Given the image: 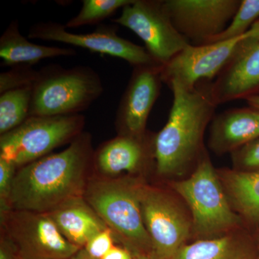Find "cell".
Instances as JSON below:
<instances>
[{"mask_svg": "<svg viewBox=\"0 0 259 259\" xmlns=\"http://www.w3.org/2000/svg\"><path fill=\"white\" fill-rule=\"evenodd\" d=\"M228 200L247 229L259 236V174L217 169Z\"/></svg>", "mask_w": 259, "mask_h": 259, "instance_id": "cell-19", "label": "cell"}, {"mask_svg": "<svg viewBox=\"0 0 259 259\" xmlns=\"http://www.w3.org/2000/svg\"><path fill=\"white\" fill-rule=\"evenodd\" d=\"M216 105L259 95V42L237 56L210 83Z\"/></svg>", "mask_w": 259, "mask_h": 259, "instance_id": "cell-16", "label": "cell"}, {"mask_svg": "<svg viewBox=\"0 0 259 259\" xmlns=\"http://www.w3.org/2000/svg\"><path fill=\"white\" fill-rule=\"evenodd\" d=\"M242 0H163L175 28L190 45L200 46L224 31Z\"/></svg>", "mask_w": 259, "mask_h": 259, "instance_id": "cell-11", "label": "cell"}, {"mask_svg": "<svg viewBox=\"0 0 259 259\" xmlns=\"http://www.w3.org/2000/svg\"><path fill=\"white\" fill-rule=\"evenodd\" d=\"M146 182L139 177L94 179L83 197L124 248L134 256L152 253L151 238L141 211V193Z\"/></svg>", "mask_w": 259, "mask_h": 259, "instance_id": "cell-3", "label": "cell"}, {"mask_svg": "<svg viewBox=\"0 0 259 259\" xmlns=\"http://www.w3.org/2000/svg\"><path fill=\"white\" fill-rule=\"evenodd\" d=\"M38 71L31 66L19 65L0 74V94L16 89L32 87Z\"/></svg>", "mask_w": 259, "mask_h": 259, "instance_id": "cell-24", "label": "cell"}, {"mask_svg": "<svg viewBox=\"0 0 259 259\" xmlns=\"http://www.w3.org/2000/svg\"><path fill=\"white\" fill-rule=\"evenodd\" d=\"M47 214L63 236L80 248L108 228L83 197L66 201Z\"/></svg>", "mask_w": 259, "mask_h": 259, "instance_id": "cell-18", "label": "cell"}, {"mask_svg": "<svg viewBox=\"0 0 259 259\" xmlns=\"http://www.w3.org/2000/svg\"><path fill=\"white\" fill-rule=\"evenodd\" d=\"M245 100L250 107L259 110V95L248 97V98L245 99Z\"/></svg>", "mask_w": 259, "mask_h": 259, "instance_id": "cell-30", "label": "cell"}, {"mask_svg": "<svg viewBox=\"0 0 259 259\" xmlns=\"http://www.w3.org/2000/svg\"><path fill=\"white\" fill-rule=\"evenodd\" d=\"M17 167L0 158V204L1 214L11 210L9 199Z\"/></svg>", "mask_w": 259, "mask_h": 259, "instance_id": "cell-26", "label": "cell"}, {"mask_svg": "<svg viewBox=\"0 0 259 259\" xmlns=\"http://www.w3.org/2000/svg\"><path fill=\"white\" fill-rule=\"evenodd\" d=\"M257 238L247 228L187 243L169 259H255Z\"/></svg>", "mask_w": 259, "mask_h": 259, "instance_id": "cell-17", "label": "cell"}, {"mask_svg": "<svg viewBox=\"0 0 259 259\" xmlns=\"http://www.w3.org/2000/svg\"><path fill=\"white\" fill-rule=\"evenodd\" d=\"M259 138V110L252 107L227 110L209 124L208 147L218 156L231 153Z\"/></svg>", "mask_w": 259, "mask_h": 259, "instance_id": "cell-15", "label": "cell"}, {"mask_svg": "<svg viewBox=\"0 0 259 259\" xmlns=\"http://www.w3.org/2000/svg\"><path fill=\"white\" fill-rule=\"evenodd\" d=\"M102 259H135L134 255L127 248L122 247H113Z\"/></svg>", "mask_w": 259, "mask_h": 259, "instance_id": "cell-28", "label": "cell"}, {"mask_svg": "<svg viewBox=\"0 0 259 259\" xmlns=\"http://www.w3.org/2000/svg\"><path fill=\"white\" fill-rule=\"evenodd\" d=\"M183 200L192 218V238H218L246 228L232 207L222 183L207 153L192 173L168 184Z\"/></svg>", "mask_w": 259, "mask_h": 259, "instance_id": "cell-4", "label": "cell"}, {"mask_svg": "<svg viewBox=\"0 0 259 259\" xmlns=\"http://www.w3.org/2000/svg\"><path fill=\"white\" fill-rule=\"evenodd\" d=\"M161 68L160 65L134 67L116 112L118 135L140 137L147 133L148 117L163 83Z\"/></svg>", "mask_w": 259, "mask_h": 259, "instance_id": "cell-13", "label": "cell"}, {"mask_svg": "<svg viewBox=\"0 0 259 259\" xmlns=\"http://www.w3.org/2000/svg\"><path fill=\"white\" fill-rule=\"evenodd\" d=\"M31 97L32 87L0 94V134L13 131L28 119Z\"/></svg>", "mask_w": 259, "mask_h": 259, "instance_id": "cell-21", "label": "cell"}, {"mask_svg": "<svg viewBox=\"0 0 259 259\" xmlns=\"http://www.w3.org/2000/svg\"><path fill=\"white\" fill-rule=\"evenodd\" d=\"M258 20L259 0H242L239 9L226 30L207 44L241 36Z\"/></svg>", "mask_w": 259, "mask_h": 259, "instance_id": "cell-23", "label": "cell"}, {"mask_svg": "<svg viewBox=\"0 0 259 259\" xmlns=\"http://www.w3.org/2000/svg\"><path fill=\"white\" fill-rule=\"evenodd\" d=\"M116 30L117 29L114 27L102 25L91 33L76 34L67 31L62 24L42 22L30 28L28 37L63 42L119 58L134 67L144 65H159L153 60L144 47L119 36Z\"/></svg>", "mask_w": 259, "mask_h": 259, "instance_id": "cell-12", "label": "cell"}, {"mask_svg": "<svg viewBox=\"0 0 259 259\" xmlns=\"http://www.w3.org/2000/svg\"><path fill=\"white\" fill-rule=\"evenodd\" d=\"M141 211L156 259H169L192 238L190 211L171 189L145 184Z\"/></svg>", "mask_w": 259, "mask_h": 259, "instance_id": "cell-8", "label": "cell"}, {"mask_svg": "<svg viewBox=\"0 0 259 259\" xmlns=\"http://www.w3.org/2000/svg\"><path fill=\"white\" fill-rule=\"evenodd\" d=\"M259 42V20L241 36L228 40L188 46L162 66L161 79L168 85L192 90L202 81H209L242 53Z\"/></svg>", "mask_w": 259, "mask_h": 259, "instance_id": "cell-7", "label": "cell"}, {"mask_svg": "<svg viewBox=\"0 0 259 259\" xmlns=\"http://www.w3.org/2000/svg\"></svg>", "mask_w": 259, "mask_h": 259, "instance_id": "cell-34", "label": "cell"}, {"mask_svg": "<svg viewBox=\"0 0 259 259\" xmlns=\"http://www.w3.org/2000/svg\"><path fill=\"white\" fill-rule=\"evenodd\" d=\"M112 22L136 34L153 60L162 66L190 45L172 23L163 0H134Z\"/></svg>", "mask_w": 259, "mask_h": 259, "instance_id": "cell-10", "label": "cell"}, {"mask_svg": "<svg viewBox=\"0 0 259 259\" xmlns=\"http://www.w3.org/2000/svg\"><path fill=\"white\" fill-rule=\"evenodd\" d=\"M208 82H199L192 90L177 84L169 87L173 104L166 125L156 134L154 141L158 176L171 182L185 178L207 153L204 134L218 107Z\"/></svg>", "mask_w": 259, "mask_h": 259, "instance_id": "cell-2", "label": "cell"}, {"mask_svg": "<svg viewBox=\"0 0 259 259\" xmlns=\"http://www.w3.org/2000/svg\"><path fill=\"white\" fill-rule=\"evenodd\" d=\"M135 259H156L151 253H144L134 257Z\"/></svg>", "mask_w": 259, "mask_h": 259, "instance_id": "cell-32", "label": "cell"}, {"mask_svg": "<svg viewBox=\"0 0 259 259\" xmlns=\"http://www.w3.org/2000/svg\"><path fill=\"white\" fill-rule=\"evenodd\" d=\"M257 238V256L255 259H259V236L256 237Z\"/></svg>", "mask_w": 259, "mask_h": 259, "instance_id": "cell-33", "label": "cell"}, {"mask_svg": "<svg viewBox=\"0 0 259 259\" xmlns=\"http://www.w3.org/2000/svg\"><path fill=\"white\" fill-rule=\"evenodd\" d=\"M1 219L18 259H69L81 249L63 236L47 213L11 209Z\"/></svg>", "mask_w": 259, "mask_h": 259, "instance_id": "cell-9", "label": "cell"}, {"mask_svg": "<svg viewBox=\"0 0 259 259\" xmlns=\"http://www.w3.org/2000/svg\"><path fill=\"white\" fill-rule=\"evenodd\" d=\"M93 163L91 136L83 132L64 151L19 168L10 192V209L49 213L66 201L83 197Z\"/></svg>", "mask_w": 259, "mask_h": 259, "instance_id": "cell-1", "label": "cell"}, {"mask_svg": "<svg viewBox=\"0 0 259 259\" xmlns=\"http://www.w3.org/2000/svg\"><path fill=\"white\" fill-rule=\"evenodd\" d=\"M134 0H83L81 10L66 24V28H76L100 23Z\"/></svg>", "mask_w": 259, "mask_h": 259, "instance_id": "cell-22", "label": "cell"}, {"mask_svg": "<svg viewBox=\"0 0 259 259\" xmlns=\"http://www.w3.org/2000/svg\"><path fill=\"white\" fill-rule=\"evenodd\" d=\"M156 134L148 132L143 136L118 135L107 141L95 153V163L105 175H117L127 172L131 175L141 172L154 162Z\"/></svg>", "mask_w": 259, "mask_h": 259, "instance_id": "cell-14", "label": "cell"}, {"mask_svg": "<svg viewBox=\"0 0 259 259\" xmlns=\"http://www.w3.org/2000/svg\"><path fill=\"white\" fill-rule=\"evenodd\" d=\"M84 125L81 114L30 116L16 128L1 135L0 158L20 168L71 144L82 134Z\"/></svg>", "mask_w": 259, "mask_h": 259, "instance_id": "cell-6", "label": "cell"}, {"mask_svg": "<svg viewBox=\"0 0 259 259\" xmlns=\"http://www.w3.org/2000/svg\"><path fill=\"white\" fill-rule=\"evenodd\" d=\"M115 238L109 228L93 237L83 247V249L92 258L102 259L114 246Z\"/></svg>", "mask_w": 259, "mask_h": 259, "instance_id": "cell-27", "label": "cell"}, {"mask_svg": "<svg viewBox=\"0 0 259 259\" xmlns=\"http://www.w3.org/2000/svg\"><path fill=\"white\" fill-rule=\"evenodd\" d=\"M69 259H95L93 258H92L91 256H90V255L88 254V253H87L86 251H85V250L83 249V248H81L79 250V251L77 252V253H76V254L73 255L72 257H71Z\"/></svg>", "mask_w": 259, "mask_h": 259, "instance_id": "cell-31", "label": "cell"}, {"mask_svg": "<svg viewBox=\"0 0 259 259\" xmlns=\"http://www.w3.org/2000/svg\"><path fill=\"white\" fill-rule=\"evenodd\" d=\"M72 49L37 45L29 41L19 30L18 22L13 20L0 37V57L4 66H32L42 59L59 56H74Z\"/></svg>", "mask_w": 259, "mask_h": 259, "instance_id": "cell-20", "label": "cell"}, {"mask_svg": "<svg viewBox=\"0 0 259 259\" xmlns=\"http://www.w3.org/2000/svg\"><path fill=\"white\" fill-rule=\"evenodd\" d=\"M0 259H18L13 245L5 237L1 241Z\"/></svg>", "mask_w": 259, "mask_h": 259, "instance_id": "cell-29", "label": "cell"}, {"mask_svg": "<svg viewBox=\"0 0 259 259\" xmlns=\"http://www.w3.org/2000/svg\"><path fill=\"white\" fill-rule=\"evenodd\" d=\"M231 155L232 168L235 171L259 174V138Z\"/></svg>", "mask_w": 259, "mask_h": 259, "instance_id": "cell-25", "label": "cell"}, {"mask_svg": "<svg viewBox=\"0 0 259 259\" xmlns=\"http://www.w3.org/2000/svg\"><path fill=\"white\" fill-rule=\"evenodd\" d=\"M103 90L100 75L88 66H46L38 71L32 87L29 117L80 114L101 96Z\"/></svg>", "mask_w": 259, "mask_h": 259, "instance_id": "cell-5", "label": "cell"}]
</instances>
